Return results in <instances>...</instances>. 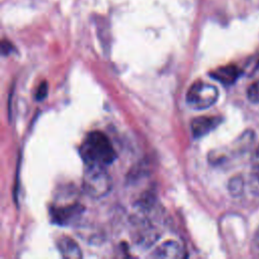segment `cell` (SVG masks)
Returning a JSON list of instances; mask_svg holds the SVG:
<instances>
[{
  "label": "cell",
  "instance_id": "cell-10",
  "mask_svg": "<svg viewBox=\"0 0 259 259\" xmlns=\"http://www.w3.org/2000/svg\"><path fill=\"white\" fill-rule=\"evenodd\" d=\"M228 190L234 197L241 196L245 190V181L241 175L232 177L228 183Z\"/></svg>",
  "mask_w": 259,
  "mask_h": 259
},
{
  "label": "cell",
  "instance_id": "cell-4",
  "mask_svg": "<svg viewBox=\"0 0 259 259\" xmlns=\"http://www.w3.org/2000/svg\"><path fill=\"white\" fill-rule=\"evenodd\" d=\"M159 239V232L148 220L134 221V240L136 244L144 248L152 246Z\"/></svg>",
  "mask_w": 259,
  "mask_h": 259
},
{
  "label": "cell",
  "instance_id": "cell-11",
  "mask_svg": "<svg viewBox=\"0 0 259 259\" xmlns=\"http://www.w3.org/2000/svg\"><path fill=\"white\" fill-rule=\"evenodd\" d=\"M247 97L251 102L259 103V82H254L248 87Z\"/></svg>",
  "mask_w": 259,
  "mask_h": 259
},
{
  "label": "cell",
  "instance_id": "cell-1",
  "mask_svg": "<svg viewBox=\"0 0 259 259\" xmlns=\"http://www.w3.org/2000/svg\"><path fill=\"white\" fill-rule=\"evenodd\" d=\"M86 164L109 165L115 158L116 153L109 139L101 132H91L83 142L80 150Z\"/></svg>",
  "mask_w": 259,
  "mask_h": 259
},
{
  "label": "cell",
  "instance_id": "cell-3",
  "mask_svg": "<svg viewBox=\"0 0 259 259\" xmlns=\"http://www.w3.org/2000/svg\"><path fill=\"white\" fill-rule=\"evenodd\" d=\"M219 98L218 88L207 82L196 81L186 93V102L196 110H202L213 105Z\"/></svg>",
  "mask_w": 259,
  "mask_h": 259
},
{
  "label": "cell",
  "instance_id": "cell-9",
  "mask_svg": "<svg viewBox=\"0 0 259 259\" xmlns=\"http://www.w3.org/2000/svg\"><path fill=\"white\" fill-rule=\"evenodd\" d=\"M57 247L64 258L78 259L82 257L80 247L70 237H61L57 242Z\"/></svg>",
  "mask_w": 259,
  "mask_h": 259
},
{
  "label": "cell",
  "instance_id": "cell-7",
  "mask_svg": "<svg viewBox=\"0 0 259 259\" xmlns=\"http://www.w3.org/2000/svg\"><path fill=\"white\" fill-rule=\"evenodd\" d=\"M152 256L155 258L178 259L186 257V251L180 243L176 241H166L155 248Z\"/></svg>",
  "mask_w": 259,
  "mask_h": 259
},
{
  "label": "cell",
  "instance_id": "cell-15",
  "mask_svg": "<svg viewBox=\"0 0 259 259\" xmlns=\"http://www.w3.org/2000/svg\"><path fill=\"white\" fill-rule=\"evenodd\" d=\"M256 67H257V69H259V61L257 62V66Z\"/></svg>",
  "mask_w": 259,
  "mask_h": 259
},
{
  "label": "cell",
  "instance_id": "cell-6",
  "mask_svg": "<svg viewBox=\"0 0 259 259\" xmlns=\"http://www.w3.org/2000/svg\"><path fill=\"white\" fill-rule=\"evenodd\" d=\"M222 122L221 116H198L192 119L190 127L192 136L196 139L201 138L212 130H214Z\"/></svg>",
  "mask_w": 259,
  "mask_h": 259
},
{
  "label": "cell",
  "instance_id": "cell-12",
  "mask_svg": "<svg viewBox=\"0 0 259 259\" xmlns=\"http://www.w3.org/2000/svg\"><path fill=\"white\" fill-rule=\"evenodd\" d=\"M48 94V85L46 82H42L39 84L35 91V99L36 100H42Z\"/></svg>",
  "mask_w": 259,
  "mask_h": 259
},
{
  "label": "cell",
  "instance_id": "cell-8",
  "mask_svg": "<svg viewBox=\"0 0 259 259\" xmlns=\"http://www.w3.org/2000/svg\"><path fill=\"white\" fill-rule=\"evenodd\" d=\"M241 74L242 70L238 66L226 65L213 70L209 73V76L224 85H232L238 80Z\"/></svg>",
  "mask_w": 259,
  "mask_h": 259
},
{
  "label": "cell",
  "instance_id": "cell-14",
  "mask_svg": "<svg viewBox=\"0 0 259 259\" xmlns=\"http://www.w3.org/2000/svg\"><path fill=\"white\" fill-rule=\"evenodd\" d=\"M254 243H255L256 247L259 249V227L257 228V230L254 234Z\"/></svg>",
  "mask_w": 259,
  "mask_h": 259
},
{
  "label": "cell",
  "instance_id": "cell-5",
  "mask_svg": "<svg viewBox=\"0 0 259 259\" xmlns=\"http://www.w3.org/2000/svg\"><path fill=\"white\" fill-rule=\"evenodd\" d=\"M84 212V206L79 203H71L62 206L53 207L51 217L53 221L62 226H69L75 224Z\"/></svg>",
  "mask_w": 259,
  "mask_h": 259
},
{
  "label": "cell",
  "instance_id": "cell-2",
  "mask_svg": "<svg viewBox=\"0 0 259 259\" xmlns=\"http://www.w3.org/2000/svg\"><path fill=\"white\" fill-rule=\"evenodd\" d=\"M83 190L93 199H100L106 196L111 188V177L105 169V166L98 164H86L83 180Z\"/></svg>",
  "mask_w": 259,
  "mask_h": 259
},
{
  "label": "cell",
  "instance_id": "cell-13",
  "mask_svg": "<svg viewBox=\"0 0 259 259\" xmlns=\"http://www.w3.org/2000/svg\"><path fill=\"white\" fill-rule=\"evenodd\" d=\"M14 51V47L12 46V44L6 39H3L1 41V52L3 56H7L10 55L12 52Z\"/></svg>",
  "mask_w": 259,
  "mask_h": 259
}]
</instances>
